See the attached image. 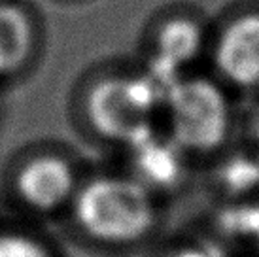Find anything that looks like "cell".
<instances>
[{
    "mask_svg": "<svg viewBox=\"0 0 259 257\" xmlns=\"http://www.w3.org/2000/svg\"><path fill=\"white\" fill-rule=\"evenodd\" d=\"M66 216L87 242L133 248L161 225V199L125 170L97 172L83 176Z\"/></svg>",
    "mask_w": 259,
    "mask_h": 257,
    "instance_id": "6da1fadb",
    "label": "cell"
},
{
    "mask_svg": "<svg viewBox=\"0 0 259 257\" xmlns=\"http://www.w3.org/2000/svg\"><path fill=\"white\" fill-rule=\"evenodd\" d=\"M163 128L189 157L220 155L229 148L233 108L222 87L206 78H182L168 93Z\"/></svg>",
    "mask_w": 259,
    "mask_h": 257,
    "instance_id": "7a4b0ae2",
    "label": "cell"
},
{
    "mask_svg": "<svg viewBox=\"0 0 259 257\" xmlns=\"http://www.w3.org/2000/svg\"><path fill=\"white\" fill-rule=\"evenodd\" d=\"M165 95L142 74L112 76L89 91L85 102L87 121L97 136L121 148L155 128Z\"/></svg>",
    "mask_w": 259,
    "mask_h": 257,
    "instance_id": "3957f363",
    "label": "cell"
},
{
    "mask_svg": "<svg viewBox=\"0 0 259 257\" xmlns=\"http://www.w3.org/2000/svg\"><path fill=\"white\" fill-rule=\"evenodd\" d=\"M83 174L61 151H36L23 157L10 172V197L23 212L38 218L68 214Z\"/></svg>",
    "mask_w": 259,
    "mask_h": 257,
    "instance_id": "277c9868",
    "label": "cell"
},
{
    "mask_svg": "<svg viewBox=\"0 0 259 257\" xmlns=\"http://www.w3.org/2000/svg\"><path fill=\"white\" fill-rule=\"evenodd\" d=\"M123 150L127 155L123 170L161 200L186 184L191 157L165 131L155 127Z\"/></svg>",
    "mask_w": 259,
    "mask_h": 257,
    "instance_id": "5b68a950",
    "label": "cell"
},
{
    "mask_svg": "<svg viewBox=\"0 0 259 257\" xmlns=\"http://www.w3.org/2000/svg\"><path fill=\"white\" fill-rule=\"evenodd\" d=\"M216 66L238 89H259V12H246L223 29L216 44Z\"/></svg>",
    "mask_w": 259,
    "mask_h": 257,
    "instance_id": "8992f818",
    "label": "cell"
},
{
    "mask_svg": "<svg viewBox=\"0 0 259 257\" xmlns=\"http://www.w3.org/2000/svg\"><path fill=\"white\" fill-rule=\"evenodd\" d=\"M212 186L218 189L222 202L259 199V153L252 146L222 151L212 170Z\"/></svg>",
    "mask_w": 259,
    "mask_h": 257,
    "instance_id": "52a82bcc",
    "label": "cell"
},
{
    "mask_svg": "<svg viewBox=\"0 0 259 257\" xmlns=\"http://www.w3.org/2000/svg\"><path fill=\"white\" fill-rule=\"evenodd\" d=\"M202 48V30L191 19L176 17L166 21L157 36H155V50L151 59L182 72V68L193 61Z\"/></svg>",
    "mask_w": 259,
    "mask_h": 257,
    "instance_id": "ba28073f",
    "label": "cell"
},
{
    "mask_svg": "<svg viewBox=\"0 0 259 257\" xmlns=\"http://www.w3.org/2000/svg\"><path fill=\"white\" fill-rule=\"evenodd\" d=\"M32 27L19 8L0 4V78L21 68L30 55Z\"/></svg>",
    "mask_w": 259,
    "mask_h": 257,
    "instance_id": "9c48e42d",
    "label": "cell"
},
{
    "mask_svg": "<svg viewBox=\"0 0 259 257\" xmlns=\"http://www.w3.org/2000/svg\"><path fill=\"white\" fill-rule=\"evenodd\" d=\"M0 257H57L53 244L23 227H0Z\"/></svg>",
    "mask_w": 259,
    "mask_h": 257,
    "instance_id": "30bf717a",
    "label": "cell"
},
{
    "mask_svg": "<svg viewBox=\"0 0 259 257\" xmlns=\"http://www.w3.org/2000/svg\"><path fill=\"white\" fill-rule=\"evenodd\" d=\"M157 257H231V250L214 235L170 242Z\"/></svg>",
    "mask_w": 259,
    "mask_h": 257,
    "instance_id": "8fae6325",
    "label": "cell"
},
{
    "mask_svg": "<svg viewBox=\"0 0 259 257\" xmlns=\"http://www.w3.org/2000/svg\"><path fill=\"white\" fill-rule=\"evenodd\" d=\"M250 146L259 153V112L252 121V133H250Z\"/></svg>",
    "mask_w": 259,
    "mask_h": 257,
    "instance_id": "7c38bea8",
    "label": "cell"
}]
</instances>
